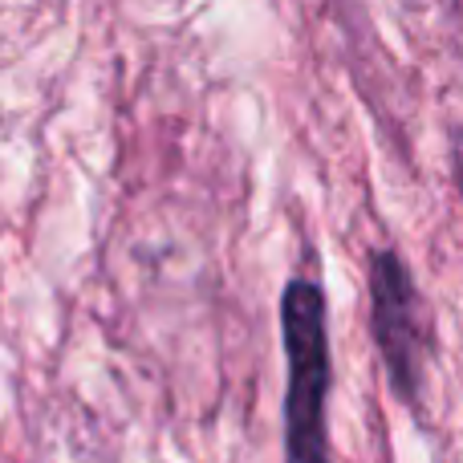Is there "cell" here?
<instances>
[{
    "label": "cell",
    "instance_id": "1",
    "mask_svg": "<svg viewBox=\"0 0 463 463\" xmlns=\"http://www.w3.org/2000/svg\"><path fill=\"white\" fill-rule=\"evenodd\" d=\"M280 337L288 358L285 456L288 463H329L326 399H329V337L326 297L317 280L293 277L280 297Z\"/></svg>",
    "mask_w": 463,
    "mask_h": 463
},
{
    "label": "cell",
    "instance_id": "2",
    "mask_svg": "<svg viewBox=\"0 0 463 463\" xmlns=\"http://www.w3.org/2000/svg\"><path fill=\"white\" fill-rule=\"evenodd\" d=\"M370 301H374L370 329H374V342L394 378V391L402 399H415L419 366H423V309H419V293L411 285V269L391 248L370 256Z\"/></svg>",
    "mask_w": 463,
    "mask_h": 463
},
{
    "label": "cell",
    "instance_id": "3",
    "mask_svg": "<svg viewBox=\"0 0 463 463\" xmlns=\"http://www.w3.org/2000/svg\"><path fill=\"white\" fill-rule=\"evenodd\" d=\"M456 175H459V187H463V138H459V146H456Z\"/></svg>",
    "mask_w": 463,
    "mask_h": 463
}]
</instances>
